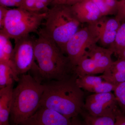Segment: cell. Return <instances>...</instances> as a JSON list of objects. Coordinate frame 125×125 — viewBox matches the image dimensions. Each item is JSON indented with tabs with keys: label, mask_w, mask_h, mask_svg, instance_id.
I'll list each match as a JSON object with an SVG mask.
<instances>
[{
	"label": "cell",
	"mask_w": 125,
	"mask_h": 125,
	"mask_svg": "<svg viewBox=\"0 0 125 125\" xmlns=\"http://www.w3.org/2000/svg\"><path fill=\"white\" fill-rule=\"evenodd\" d=\"M75 73L60 80L47 81L40 106L44 107L71 118L80 115L85 103L84 92L76 83Z\"/></svg>",
	"instance_id": "6da1fadb"
},
{
	"label": "cell",
	"mask_w": 125,
	"mask_h": 125,
	"mask_svg": "<svg viewBox=\"0 0 125 125\" xmlns=\"http://www.w3.org/2000/svg\"><path fill=\"white\" fill-rule=\"evenodd\" d=\"M38 34L34 41V55L42 80H60L74 73L75 67L55 43Z\"/></svg>",
	"instance_id": "7a4b0ae2"
},
{
	"label": "cell",
	"mask_w": 125,
	"mask_h": 125,
	"mask_svg": "<svg viewBox=\"0 0 125 125\" xmlns=\"http://www.w3.org/2000/svg\"><path fill=\"white\" fill-rule=\"evenodd\" d=\"M44 91L42 81L30 73L20 76L13 89L10 122L20 125L33 115L40 107Z\"/></svg>",
	"instance_id": "3957f363"
},
{
	"label": "cell",
	"mask_w": 125,
	"mask_h": 125,
	"mask_svg": "<svg viewBox=\"0 0 125 125\" xmlns=\"http://www.w3.org/2000/svg\"><path fill=\"white\" fill-rule=\"evenodd\" d=\"M44 20L43 27L38 33L53 41L64 53L66 43L80 29L81 23L71 6L65 5L52 6Z\"/></svg>",
	"instance_id": "277c9868"
},
{
	"label": "cell",
	"mask_w": 125,
	"mask_h": 125,
	"mask_svg": "<svg viewBox=\"0 0 125 125\" xmlns=\"http://www.w3.org/2000/svg\"><path fill=\"white\" fill-rule=\"evenodd\" d=\"M46 15L47 12L35 13L20 7L9 9L0 30L16 40L37 32Z\"/></svg>",
	"instance_id": "5b68a950"
},
{
	"label": "cell",
	"mask_w": 125,
	"mask_h": 125,
	"mask_svg": "<svg viewBox=\"0 0 125 125\" xmlns=\"http://www.w3.org/2000/svg\"><path fill=\"white\" fill-rule=\"evenodd\" d=\"M99 41L98 35L93 24L80 28L68 41L64 53L75 67L87 51Z\"/></svg>",
	"instance_id": "8992f818"
},
{
	"label": "cell",
	"mask_w": 125,
	"mask_h": 125,
	"mask_svg": "<svg viewBox=\"0 0 125 125\" xmlns=\"http://www.w3.org/2000/svg\"><path fill=\"white\" fill-rule=\"evenodd\" d=\"M15 45L11 60V67L15 73L21 75L38 68L34 62V41L30 36L14 40Z\"/></svg>",
	"instance_id": "52a82bcc"
},
{
	"label": "cell",
	"mask_w": 125,
	"mask_h": 125,
	"mask_svg": "<svg viewBox=\"0 0 125 125\" xmlns=\"http://www.w3.org/2000/svg\"><path fill=\"white\" fill-rule=\"evenodd\" d=\"M118 107L116 98L112 92L94 94L87 96L83 110L94 116L115 117Z\"/></svg>",
	"instance_id": "ba28073f"
},
{
	"label": "cell",
	"mask_w": 125,
	"mask_h": 125,
	"mask_svg": "<svg viewBox=\"0 0 125 125\" xmlns=\"http://www.w3.org/2000/svg\"><path fill=\"white\" fill-rule=\"evenodd\" d=\"M71 119L54 110L40 106L33 115L20 125H72Z\"/></svg>",
	"instance_id": "9c48e42d"
},
{
	"label": "cell",
	"mask_w": 125,
	"mask_h": 125,
	"mask_svg": "<svg viewBox=\"0 0 125 125\" xmlns=\"http://www.w3.org/2000/svg\"><path fill=\"white\" fill-rule=\"evenodd\" d=\"M121 23L114 17L103 16L93 23L98 35L99 42L103 47L110 48L114 44Z\"/></svg>",
	"instance_id": "30bf717a"
},
{
	"label": "cell",
	"mask_w": 125,
	"mask_h": 125,
	"mask_svg": "<svg viewBox=\"0 0 125 125\" xmlns=\"http://www.w3.org/2000/svg\"><path fill=\"white\" fill-rule=\"evenodd\" d=\"M71 7L81 24L94 23L103 16L92 0H83Z\"/></svg>",
	"instance_id": "8fae6325"
},
{
	"label": "cell",
	"mask_w": 125,
	"mask_h": 125,
	"mask_svg": "<svg viewBox=\"0 0 125 125\" xmlns=\"http://www.w3.org/2000/svg\"><path fill=\"white\" fill-rule=\"evenodd\" d=\"M76 83L82 89L94 94L114 92L116 87L106 81L102 75H87L78 77Z\"/></svg>",
	"instance_id": "7c38bea8"
},
{
	"label": "cell",
	"mask_w": 125,
	"mask_h": 125,
	"mask_svg": "<svg viewBox=\"0 0 125 125\" xmlns=\"http://www.w3.org/2000/svg\"><path fill=\"white\" fill-rule=\"evenodd\" d=\"M113 54V51L110 48L99 46L96 44L88 49L85 55L93 60L104 72L113 62L112 59Z\"/></svg>",
	"instance_id": "4fadbf2b"
},
{
	"label": "cell",
	"mask_w": 125,
	"mask_h": 125,
	"mask_svg": "<svg viewBox=\"0 0 125 125\" xmlns=\"http://www.w3.org/2000/svg\"><path fill=\"white\" fill-rule=\"evenodd\" d=\"M13 84L0 89V125H11L10 116Z\"/></svg>",
	"instance_id": "5bb4252c"
},
{
	"label": "cell",
	"mask_w": 125,
	"mask_h": 125,
	"mask_svg": "<svg viewBox=\"0 0 125 125\" xmlns=\"http://www.w3.org/2000/svg\"><path fill=\"white\" fill-rule=\"evenodd\" d=\"M107 82L117 86L125 81V60L118 59L102 75Z\"/></svg>",
	"instance_id": "9a60e30c"
},
{
	"label": "cell",
	"mask_w": 125,
	"mask_h": 125,
	"mask_svg": "<svg viewBox=\"0 0 125 125\" xmlns=\"http://www.w3.org/2000/svg\"><path fill=\"white\" fill-rule=\"evenodd\" d=\"M74 72L78 77H80L87 75L103 73L104 72L98 66L93 60L84 55L75 67Z\"/></svg>",
	"instance_id": "2e32d148"
},
{
	"label": "cell",
	"mask_w": 125,
	"mask_h": 125,
	"mask_svg": "<svg viewBox=\"0 0 125 125\" xmlns=\"http://www.w3.org/2000/svg\"><path fill=\"white\" fill-rule=\"evenodd\" d=\"M10 39L3 31L0 30V62H6L11 67L14 48Z\"/></svg>",
	"instance_id": "e0dca14e"
},
{
	"label": "cell",
	"mask_w": 125,
	"mask_h": 125,
	"mask_svg": "<svg viewBox=\"0 0 125 125\" xmlns=\"http://www.w3.org/2000/svg\"><path fill=\"white\" fill-rule=\"evenodd\" d=\"M20 77L17 76L10 66L6 62H0V88L13 85L14 81L18 82Z\"/></svg>",
	"instance_id": "ac0fdd59"
},
{
	"label": "cell",
	"mask_w": 125,
	"mask_h": 125,
	"mask_svg": "<svg viewBox=\"0 0 125 125\" xmlns=\"http://www.w3.org/2000/svg\"><path fill=\"white\" fill-rule=\"evenodd\" d=\"M80 115L86 125H115V117L94 116L84 110Z\"/></svg>",
	"instance_id": "d6986e66"
},
{
	"label": "cell",
	"mask_w": 125,
	"mask_h": 125,
	"mask_svg": "<svg viewBox=\"0 0 125 125\" xmlns=\"http://www.w3.org/2000/svg\"><path fill=\"white\" fill-rule=\"evenodd\" d=\"M109 48L115 55L125 48V22L121 23L114 44Z\"/></svg>",
	"instance_id": "ffe728a7"
},
{
	"label": "cell",
	"mask_w": 125,
	"mask_h": 125,
	"mask_svg": "<svg viewBox=\"0 0 125 125\" xmlns=\"http://www.w3.org/2000/svg\"><path fill=\"white\" fill-rule=\"evenodd\" d=\"M113 92L119 109L125 114V81L116 86Z\"/></svg>",
	"instance_id": "44dd1931"
},
{
	"label": "cell",
	"mask_w": 125,
	"mask_h": 125,
	"mask_svg": "<svg viewBox=\"0 0 125 125\" xmlns=\"http://www.w3.org/2000/svg\"><path fill=\"white\" fill-rule=\"evenodd\" d=\"M53 0H36L34 12L42 13L46 12L49 9L47 7L51 4Z\"/></svg>",
	"instance_id": "7402d4cb"
},
{
	"label": "cell",
	"mask_w": 125,
	"mask_h": 125,
	"mask_svg": "<svg viewBox=\"0 0 125 125\" xmlns=\"http://www.w3.org/2000/svg\"><path fill=\"white\" fill-rule=\"evenodd\" d=\"M115 18L121 23L125 22V0H118V9Z\"/></svg>",
	"instance_id": "603a6c76"
},
{
	"label": "cell",
	"mask_w": 125,
	"mask_h": 125,
	"mask_svg": "<svg viewBox=\"0 0 125 125\" xmlns=\"http://www.w3.org/2000/svg\"><path fill=\"white\" fill-rule=\"evenodd\" d=\"M98 7L103 16L112 15L111 11L106 4L104 0H92Z\"/></svg>",
	"instance_id": "cb8c5ba5"
},
{
	"label": "cell",
	"mask_w": 125,
	"mask_h": 125,
	"mask_svg": "<svg viewBox=\"0 0 125 125\" xmlns=\"http://www.w3.org/2000/svg\"><path fill=\"white\" fill-rule=\"evenodd\" d=\"M36 0H22L20 8L34 12Z\"/></svg>",
	"instance_id": "d4e9b609"
},
{
	"label": "cell",
	"mask_w": 125,
	"mask_h": 125,
	"mask_svg": "<svg viewBox=\"0 0 125 125\" xmlns=\"http://www.w3.org/2000/svg\"><path fill=\"white\" fill-rule=\"evenodd\" d=\"M112 15L116 14L118 9V0H104Z\"/></svg>",
	"instance_id": "484cf974"
},
{
	"label": "cell",
	"mask_w": 125,
	"mask_h": 125,
	"mask_svg": "<svg viewBox=\"0 0 125 125\" xmlns=\"http://www.w3.org/2000/svg\"><path fill=\"white\" fill-rule=\"evenodd\" d=\"M115 117V125H125V114L122 112L119 107L116 111Z\"/></svg>",
	"instance_id": "4316f807"
},
{
	"label": "cell",
	"mask_w": 125,
	"mask_h": 125,
	"mask_svg": "<svg viewBox=\"0 0 125 125\" xmlns=\"http://www.w3.org/2000/svg\"><path fill=\"white\" fill-rule=\"evenodd\" d=\"M83 0H53L51 5L52 6L56 5H62L72 6Z\"/></svg>",
	"instance_id": "83f0119b"
},
{
	"label": "cell",
	"mask_w": 125,
	"mask_h": 125,
	"mask_svg": "<svg viewBox=\"0 0 125 125\" xmlns=\"http://www.w3.org/2000/svg\"><path fill=\"white\" fill-rule=\"evenodd\" d=\"M9 9L7 7L0 6V28L2 29L4 25L5 18Z\"/></svg>",
	"instance_id": "f1b7e54d"
},
{
	"label": "cell",
	"mask_w": 125,
	"mask_h": 125,
	"mask_svg": "<svg viewBox=\"0 0 125 125\" xmlns=\"http://www.w3.org/2000/svg\"><path fill=\"white\" fill-rule=\"evenodd\" d=\"M0 6L7 7H20V5L18 3L12 0H0Z\"/></svg>",
	"instance_id": "f546056e"
},
{
	"label": "cell",
	"mask_w": 125,
	"mask_h": 125,
	"mask_svg": "<svg viewBox=\"0 0 125 125\" xmlns=\"http://www.w3.org/2000/svg\"><path fill=\"white\" fill-rule=\"evenodd\" d=\"M72 125H86L83 120H81L79 116L71 118Z\"/></svg>",
	"instance_id": "4dcf8cb0"
},
{
	"label": "cell",
	"mask_w": 125,
	"mask_h": 125,
	"mask_svg": "<svg viewBox=\"0 0 125 125\" xmlns=\"http://www.w3.org/2000/svg\"><path fill=\"white\" fill-rule=\"evenodd\" d=\"M15 1L16 3H18V4L20 5V7L21 6V4H22V0H12Z\"/></svg>",
	"instance_id": "1f68e13d"
},
{
	"label": "cell",
	"mask_w": 125,
	"mask_h": 125,
	"mask_svg": "<svg viewBox=\"0 0 125 125\" xmlns=\"http://www.w3.org/2000/svg\"><path fill=\"white\" fill-rule=\"evenodd\" d=\"M11 125H16V124H11Z\"/></svg>",
	"instance_id": "d6a6232c"
}]
</instances>
